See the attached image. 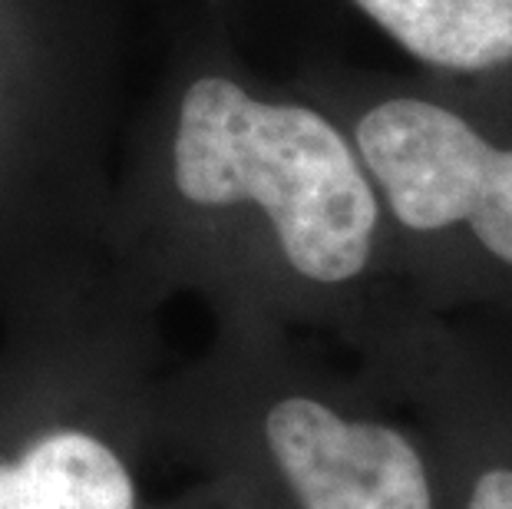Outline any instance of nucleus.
Masks as SVG:
<instances>
[{"instance_id": "obj_2", "label": "nucleus", "mask_w": 512, "mask_h": 509, "mask_svg": "<svg viewBox=\"0 0 512 509\" xmlns=\"http://www.w3.org/2000/svg\"><path fill=\"white\" fill-rule=\"evenodd\" d=\"M133 0H0V205L110 192Z\"/></svg>"}, {"instance_id": "obj_4", "label": "nucleus", "mask_w": 512, "mask_h": 509, "mask_svg": "<svg viewBox=\"0 0 512 509\" xmlns=\"http://www.w3.org/2000/svg\"><path fill=\"white\" fill-rule=\"evenodd\" d=\"M265 437L304 509H430L420 453L397 430L285 397L268 410Z\"/></svg>"}, {"instance_id": "obj_3", "label": "nucleus", "mask_w": 512, "mask_h": 509, "mask_svg": "<svg viewBox=\"0 0 512 509\" xmlns=\"http://www.w3.org/2000/svg\"><path fill=\"white\" fill-rule=\"evenodd\" d=\"M321 103L344 123L384 219L413 235L466 229L512 265V143H496L440 96L403 86H354Z\"/></svg>"}, {"instance_id": "obj_6", "label": "nucleus", "mask_w": 512, "mask_h": 509, "mask_svg": "<svg viewBox=\"0 0 512 509\" xmlns=\"http://www.w3.org/2000/svg\"><path fill=\"white\" fill-rule=\"evenodd\" d=\"M126 467L103 440L53 430L17 463H0V509H133Z\"/></svg>"}, {"instance_id": "obj_1", "label": "nucleus", "mask_w": 512, "mask_h": 509, "mask_svg": "<svg viewBox=\"0 0 512 509\" xmlns=\"http://www.w3.org/2000/svg\"><path fill=\"white\" fill-rule=\"evenodd\" d=\"M126 215L176 229H252L288 275L361 278L384 209L331 106L255 77L209 10L172 30L116 149Z\"/></svg>"}, {"instance_id": "obj_7", "label": "nucleus", "mask_w": 512, "mask_h": 509, "mask_svg": "<svg viewBox=\"0 0 512 509\" xmlns=\"http://www.w3.org/2000/svg\"><path fill=\"white\" fill-rule=\"evenodd\" d=\"M470 509H512V470H489L479 476Z\"/></svg>"}, {"instance_id": "obj_5", "label": "nucleus", "mask_w": 512, "mask_h": 509, "mask_svg": "<svg viewBox=\"0 0 512 509\" xmlns=\"http://www.w3.org/2000/svg\"><path fill=\"white\" fill-rule=\"evenodd\" d=\"M423 70L493 77L512 67V0H351Z\"/></svg>"}]
</instances>
